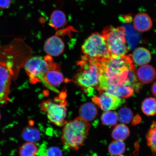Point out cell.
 I'll use <instances>...</instances> for the list:
<instances>
[{"instance_id":"cell-1","label":"cell","mask_w":156,"mask_h":156,"mask_svg":"<svg viewBox=\"0 0 156 156\" xmlns=\"http://www.w3.org/2000/svg\"><path fill=\"white\" fill-rule=\"evenodd\" d=\"M102 74L100 85L126 83L128 85L131 70H135L131 55L119 56L112 55L100 60Z\"/></svg>"},{"instance_id":"cell-2","label":"cell","mask_w":156,"mask_h":156,"mask_svg":"<svg viewBox=\"0 0 156 156\" xmlns=\"http://www.w3.org/2000/svg\"><path fill=\"white\" fill-rule=\"evenodd\" d=\"M64 126L61 137L63 145L73 151L79 150L88 135L90 124L79 116L67 122Z\"/></svg>"},{"instance_id":"cell-3","label":"cell","mask_w":156,"mask_h":156,"mask_svg":"<svg viewBox=\"0 0 156 156\" xmlns=\"http://www.w3.org/2000/svg\"><path fill=\"white\" fill-rule=\"evenodd\" d=\"M79 65L81 71L74 78V81L85 92L90 93L98 89L100 77L102 74L100 60L90 59L83 56Z\"/></svg>"},{"instance_id":"cell-4","label":"cell","mask_w":156,"mask_h":156,"mask_svg":"<svg viewBox=\"0 0 156 156\" xmlns=\"http://www.w3.org/2000/svg\"><path fill=\"white\" fill-rule=\"evenodd\" d=\"M24 66L31 83L34 84L40 81L51 90L58 92V89L50 85L44 78L45 74L48 70L59 69V66L53 63L50 55H48L44 58L40 56L30 58L27 60Z\"/></svg>"},{"instance_id":"cell-5","label":"cell","mask_w":156,"mask_h":156,"mask_svg":"<svg viewBox=\"0 0 156 156\" xmlns=\"http://www.w3.org/2000/svg\"><path fill=\"white\" fill-rule=\"evenodd\" d=\"M126 32L124 27L108 26L103 30L102 35L111 54L123 56L128 53Z\"/></svg>"},{"instance_id":"cell-6","label":"cell","mask_w":156,"mask_h":156,"mask_svg":"<svg viewBox=\"0 0 156 156\" xmlns=\"http://www.w3.org/2000/svg\"><path fill=\"white\" fill-rule=\"evenodd\" d=\"M83 56L90 59L101 60L112 55L102 34L95 33L91 34L81 48Z\"/></svg>"},{"instance_id":"cell-7","label":"cell","mask_w":156,"mask_h":156,"mask_svg":"<svg viewBox=\"0 0 156 156\" xmlns=\"http://www.w3.org/2000/svg\"><path fill=\"white\" fill-rule=\"evenodd\" d=\"M67 101L60 98L44 101L41 104V109L47 113L48 118L52 123L59 127L67 123Z\"/></svg>"},{"instance_id":"cell-8","label":"cell","mask_w":156,"mask_h":156,"mask_svg":"<svg viewBox=\"0 0 156 156\" xmlns=\"http://www.w3.org/2000/svg\"><path fill=\"white\" fill-rule=\"evenodd\" d=\"M18 73L12 63L0 62V105L7 104L10 101L12 80L13 78L16 79Z\"/></svg>"},{"instance_id":"cell-9","label":"cell","mask_w":156,"mask_h":156,"mask_svg":"<svg viewBox=\"0 0 156 156\" xmlns=\"http://www.w3.org/2000/svg\"><path fill=\"white\" fill-rule=\"evenodd\" d=\"M98 96L93 97V102L104 112L115 110L124 103V99L102 90H99Z\"/></svg>"},{"instance_id":"cell-10","label":"cell","mask_w":156,"mask_h":156,"mask_svg":"<svg viewBox=\"0 0 156 156\" xmlns=\"http://www.w3.org/2000/svg\"><path fill=\"white\" fill-rule=\"evenodd\" d=\"M98 90H102L120 98H127L134 94V90L126 83L105 84L100 86Z\"/></svg>"},{"instance_id":"cell-11","label":"cell","mask_w":156,"mask_h":156,"mask_svg":"<svg viewBox=\"0 0 156 156\" xmlns=\"http://www.w3.org/2000/svg\"><path fill=\"white\" fill-rule=\"evenodd\" d=\"M65 45L63 40L57 36L51 37L46 40L44 44L45 51L48 55L58 56L64 51Z\"/></svg>"},{"instance_id":"cell-12","label":"cell","mask_w":156,"mask_h":156,"mask_svg":"<svg viewBox=\"0 0 156 156\" xmlns=\"http://www.w3.org/2000/svg\"><path fill=\"white\" fill-rule=\"evenodd\" d=\"M134 28L138 32L144 33L151 30L153 26V21L147 13L141 12L137 13L133 20Z\"/></svg>"},{"instance_id":"cell-13","label":"cell","mask_w":156,"mask_h":156,"mask_svg":"<svg viewBox=\"0 0 156 156\" xmlns=\"http://www.w3.org/2000/svg\"><path fill=\"white\" fill-rule=\"evenodd\" d=\"M136 74L139 81L145 84L151 83L156 77L155 68L148 64L141 66L137 70Z\"/></svg>"},{"instance_id":"cell-14","label":"cell","mask_w":156,"mask_h":156,"mask_svg":"<svg viewBox=\"0 0 156 156\" xmlns=\"http://www.w3.org/2000/svg\"><path fill=\"white\" fill-rule=\"evenodd\" d=\"M132 57L134 63L140 66L147 64L151 60V52L147 49L143 47L136 48Z\"/></svg>"},{"instance_id":"cell-15","label":"cell","mask_w":156,"mask_h":156,"mask_svg":"<svg viewBox=\"0 0 156 156\" xmlns=\"http://www.w3.org/2000/svg\"><path fill=\"white\" fill-rule=\"evenodd\" d=\"M98 111L94 103L88 102L81 105L79 110L80 116L88 122L92 121L96 118Z\"/></svg>"},{"instance_id":"cell-16","label":"cell","mask_w":156,"mask_h":156,"mask_svg":"<svg viewBox=\"0 0 156 156\" xmlns=\"http://www.w3.org/2000/svg\"><path fill=\"white\" fill-rule=\"evenodd\" d=\"M44 78L50 85L55 87L61 84L64 81V76L59 69H51L46 72Z\"/></svg>"},{"instance_id":"cell-17","label":"cell","mask_w":156,"mask_h":156,"mask_svg":"<svg viewBox=\"0 0 156 156\" xmlns=\"http://www.w3.org/2000/svg\"><path fill=\"white\" fill-rule=\"evenodd\" d=\"M21 136L25 141L34 143L40 140V132L38 129L28 126L23 129Z\"/></svg>"},{"instance_id":"cell-18","label":"cell","mask_w":156,"mask_h":156,"mask_svg":"<svg viewBox=\"0 0 156 156\" xmlns=\"http://www.w3.org/2000/svg\"><path fill=\"white\" fill-rule=\"evenodd\" d=\"M130 134V130L128 126L122 124L115 127L112 132V136L115 140L123 141L128 137Z\"/></svg>"},{"instance_id":"cell-19","label":"cell","mask_w":156,"mask_h":156,"mask_svg":"<svg viewBox=\"0 0 156 156\" xmlns=\"http://www.w3.org/2000/svg\"><path fill=\"white\" fill-rule=\"evenodd\" d=\"M67 23L65 14L62 11L56 10L52 13L50 19L51 26L56 29L61 28Z\"/></svg>"},{"instance_id":"cell-20","label":"cell","mask_w":156,"mask_h":156,"mask_svg":"<svg viewBox=\"0 0 156 156\" xmlns=\"http://www.w3.org/2000/svg\"><path fill=\"white\" fill-rule=\"evenodd\" d=\"M141 109L146 115H155L156 114V99L152 97L145 99L142 103Z\"/></svg>"},{"instance_id":"cell-21","label":"cell","mask_w":156,"mask_h":156,"mask_svg":"<svg viewBox=\"0 0 156 156\" xmlns=\"http://www.w3.org/2000/svg\"><path fill=\"white\" fill-rule=\"evenodd\" d=\"M38 148L34 143L27 142L19 148V153L20 156H36Z\"/></svg>"},{"instance_id":"cell-22","label":"cell","mask_w":156,"mask_h":156,"mask_svg":"<svg viewBox=\"0 0 156 156\" xmlns=\"http://www.w3.org/2000/svg\"><path fill=\"white\" fill-rule=\"evenodd\" d=\"M147 144L154 155L156 156V122H153L146 136Z\"/></svg>"},{"instance_id":"cell-23","label":"cell","mask_w":156,"mask_h":156,"mask_svg":"<svg viewBox=\"0 0 156 156\" xmlns=\"http://www.w3.org/2000/svg\"><path fill=\"white\" fill-rule=\"evenodd\" d=\"M108 150L111 155L114 156L121 155L125 151V144L122 141L115 140L109 145Z\"/></svg>"},{"instance_id":"cell-24","label":"cell","mask_w":156,"mask_h":156,"mask_svg":"<svg viewBox=\"0 0 156 156\" xmlns=\"http://www.w3.org/2000/svg\"><path fill=\"white\" fill-rule=\"evenodd\" d=\"M101 120L102 124L105 126H115L118 120V114L112 111L105 112L101 116Z\"/></svg>"},{"instance_id":"cell-25","label":"cell","mask_w":156,"mask_h":156,"mask_svg":"<svg viewBox=\"0 0 156 156\" xmlns=\"http://www.w3.org/2000/svg\"><path fill=\"white\" fill-rule=\"evenodd\" d=\"M118 116V119L122 124H128L132 120L133 114L130 109L125 107L119 110Z\"/></svg>"},{"instance_id":"cell-26","label":"cell","mask_w":156,"mask_h":156,"mask_svg":"<svg viewBox=\"0 0 156 156\" xmlns=\"http://www.w3.org/2000/svg\"><path fill=\"white\" fill-rule=\"evenodd\" d=\"M62 152L59 148L53 147L49 148L46 153V156H62Z\"/></svg>"},{"instance_id":"cell-27","label":"cell","mask_w":156,"mask_h":156,"mask_svg":"<svg viewBox=\"0 0 156 156\" xmlns=\"http://www.w3.org/2000/svg\"><path fill=\"white\" fill-rule=\"evenodd\" d=\"M11 4V0H0V10L8 9Z\"/></svg>"},{"instance_id":"cell-28","label":"cell","mask_w":156,"mask_h":156,"mask_svg":"<svg viewBox=\"0 0 156 156\" xmlns=\"http://www.w3.org/2000/svg\"><path fill=\"white\" fill-rule=\"evenodd\" d=\"M124 18L125 21L128 23L131 22L133 20L132 17L130 15L124 16Z\"/></svg>"},{"instance_id":"cell-29","label":"cell","mask_w":156,"mask_h":156,"mask_svg":"<svg viewBox=\"0 0 156 156\" xmlns=\"http://www.w3.org/2000/svg\"><path fill=\"white\" fill-rule=\"evenodd\" d=\"M151 92L153 95L156 97V81L154 83L151 87Z\"/></svg>"},{"instance_id":"cell-30","label":"cell","mask_w":156,"mask_h":156,"mask_svg":"<svg viewBox=\"0 0 156 156\" xmlns=\"http://www.w3.org/2000/svg\"><path fill=\"white\" fill-rule=\"evenodd\" d=\"M1 113H0V120H1Z\"/></svg>"}]
</instances>
